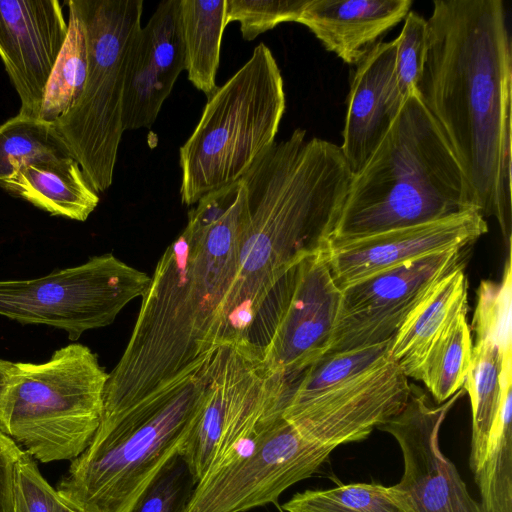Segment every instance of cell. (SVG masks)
<instances>
[{"label": "cell", "mask_w": 512, "mask_h": 512, "mask_svg": "<svg viewBox=\"0 0 512 512\" xmlns=\"http://www.w3.org/2000/svg\"><path fill=\"white\" fill-rule=\"evenodd\" d=\"M249 221L242 183L201 198L164 251L129 342L109 373L101 420L203 364L222 344L224 309Z\"/></svg>", "instance_id": "cell-1"}, {"label": "cell", "mask_w": 512, "mask_h": 512, "mask_svg": "<svg viewBox=\"0 0 512 512\" xmlns=\"http://www.w3.org/2000/svg\"><path fill=\"white\" fill-rule=\"evenodd\" d=\"M227 0H180L185 71L192 85L208 98L217 89Z\"/></svg>", "instance_id": "cell-23"}, {"label": "cell", "mask_w": 512, "mask_h": 512, "mask_svg": "<svg viewBox=\"0 0 512 512\" xmlns=\"http://www.w3.org/2000/svg\"><path fill=\"white\" fill-rule=\"evenodd\" d=\"M197 481L176 454L159 471L128 512H182Z\"/></svg>", "instance_id": "cell-30"}, {"label": "cell", "mask_w": 512, "mask_h": 512, "mask_svg": "<svg viewBox=\"0 0 512 512\" xmlns=\"http://www.w3.org/2000/svg\"><path fill=\"white\" fill-rule=\"evenodd\" d=\"M465 311L467 278L460 265L429 289L392 338L390 355L407 377L417 380L434 342Z\"/></svg>", "instance_id": "cell-20"}, {"label": "cell", "mask_w": 512, "mask_h": 512, "mask_svg": "<svg viewBox=\"0 0 512 512\" xmlns=\"http://www.w3.org/2000/svg\"><path fill=\"white\" fill-rule=\"evenodd\" d=\"M466 313L461 312L428 351L418 372L437 404L456 394L466 380L472 355V335Z\"/></svg>", "instance_id": "cell-26"}, {"label": "cell", "mask_w": 512, "mask_h": 512, "mask_svg": "<svg viewBox=\"0 0 512 512\" xmlns=\"http://www.w3.org/2000/svg\"><path fill=\"white\" fill-rule=\"evenodd\" d=\"M352 171L340 146L297 128L239 180L249 221L224 309L223 343L248 339L262 304L307 256L325 248Z\"/></svg>", "instance_id": "cell-3"}, {"label": "cell", "mask_w": 512, "mask_h": 512, "mask_svg": "<svg viewBox=\"0 0 512 512\" xmlns=\"http://www.w3.org/2000/svg\"><path fill=\"white\" fill-rule=\"evenodd\" d=\"M12 362L0 359V399L5 390Z\"/></svg>", "instance_id": "cell-35"}, {"label": "cell", "mask_w": 512, "mask_h": 512, "mask_svg": "<svg viewBox=\"0 0 512 512\" xmlns=\"http://www.w3.org/2000/svg\"><path fill=\"white\" fill-rule=\"evenodd\" d=\"M82 19L88 67L83 91L53 125L97 193L113 183L121 138L130 47L141 29L143 0H74Z\"/></svg>", "instance_id": "cell-8"}, {"label": "cell", "mask_w": 512, "mask_h": 512, "mask_svg": "<svg viewBox=\"0 0 512 512\" xmlns=\"http://www.w3.org/2000/svg\"><path fill=\"white\" fill-rule=\"evenodd\" d=\"M512 275L511 248L499 282L483 280L477 292V304L471 328L475 340L488 339L503 349H512Z\"/></svg>", "instance_id": "cell-29"}, {"label": "cell", "mask_w": 512, "mask_h": 512, "mask_svg": "<svg viewBox=\"0 0 512 512\" xmlns=\"http://www.w3.org/2000/svg\"><path fill=\"white\" fill-rule=\"evenodd\" d=\"M410 0H310L298 23L347 64L357 63L376 40L410 12Z\"/></svg>", "instance_id": "cell-19"}, {"label": "cell", "mask_w": 512, "mask_h": 512, "mask_svg": "<svg viewBox=\"0 0 512 512\" xmlns=\"http://www.w3.org/2000/svg\"><path fill=\"white\" fill-rule=\"evenodd\" d=\"M151 276L111 253L29 280H0V315L21 324L64 330L76 341L106 327L131 301L142 297Z\"/></svg>", "instance_id": "cell-10"}, {"label": "cell", "mask_w": 512, "mask_h": 512, "mask_svg": "<svg viewBox=\"0 0 512 512\" xmlns=\"http://www.w3.org/2000/svg\"><path fill=\"white\" fill-rule=\"evenodd\" d=\"M210 357L101 421L59 481L60 497L83 512H128L195 427L205 402Z\"/></svg>", "instance_id": "cell-5"}, {"label": "cell", "mask_w": 512, "mask_h": 512, "mask_svg": "<svg viewBox=\"0 0 512 512\" xmlns=\"http://www.w3.org/2000/svg\"><path fill=\"white\" fill-rule=\"evenodd\" d=\"M416 93L450 144L481 215L511 198L512 44L501 0H436Z\"/></svg>", "instance_id": "cell-2"}, {"label": "cell", "mask_w": 512, "mask_h": 512, "mask_svg": "<svg viewBox=\"0 0 512 512\" xmlns=\"http://www.w3.org/2000/svg\"><path fill=\"white\" fill-rule=\"evenodd\" d=\"M286 108L284 81L264 43L215 92L179 149L181 201L187 206L237 183L274 142Z\"/></svg>", "instance_id": "cell-6"}, {"label": "cell", "mask_w": 512, "mask_h": 512, "mask_svg": "<svg viewBox=\"0 0 512 512\" xmlns=\"http://www.w3.org/2000/svg\"><path fill=\"white\" fill-rule=\"evenodd\" d=\"M395 53V39L378 42L357 63L340 146L352 173L373 154L405 101L396 82Z\"/></svg>", "instance_id": "cell-18"}, {"label": "cell", "mask_w": 512, "mask_h": 512, "mask_svg": "<svg viewBox=\"0 0 512 512\" xmlns=\"http://www.w3.org/2000/svg\"><path fill=\"white\" fill-rule=\"evenodd\" d=\"M62 498L40 473L26 451L19 459L14 478L13 512H61Z\"/></svg>", "instance_id": "cell-33"}, {"label": "cell", "mask_w": 512, "mask_h": 512, "mask_svg": "<svg viewBox=\"0 0 512 512\" xmlns=\"http://www.w3.org/2000/svg\"><path fill=\"white\" fill-rule=\"evenodd\" d=\"M461 250L429 254L340 289L327 353L367 347L392 339L429 289L461 265Z\"/></svg>", "instance_id": "cell-13"}, {"label": "cell", "mask_w": 512, "mask_h": 512, "mask_svg": "<svg viewBox=\"0 0 512 512\" xmlns=\"http://www.w3.org/2000/svg\"><path fill=\"white\" fill-rule=\"evenodd\" d=\"M510 378L512 349H503L488 339L475 340L463 385L469 394L472 412L469 464L473 473L483 461L502 389Z\"/></svg>", "instance_id": "cell-22"}, {"label": "cell", "mask_w": 512, "mask_h": 512, "mask_svg": "<svg viewBox=\"0 0 512 512\" xmlns=\"http://www.w3.org/2000/svg\"><path fill=\"white\" fill-rule=\"evenodd\" d=\"M286 512H411L395 485L351 483L296 493L282 506Z\"/></svg>", "instance_id": "cell-27"}, {"label": "cell", "mask_w": 512, "mask_h": 512, "mask_svg": "<svg viewBox=\"0 0 512 512\" xmlns=\"http://www.w3.org/2000/svg\"><path fill=\"white\" fill-rule=\"evenodd\" d=\"M108 378L97 355L79 343L42 363L12 362L0 399V431L42 463L72 461L99 427Z\"/></svg>", "instance_id": "cell-7"}, {"label": "cell", "mask_w": 512, "mask_h": 512, "mask_svg": "<svg viewBox=\"0 0 512 512\" xmlns=\"http://www.w3.org/2000/svg\"><path fill=\"white\" fill-rule=\"evenodd\" d=\"M309 1L227 0V24L238 21L242 38L251 41L283 22H297Z\"/></svg>", "instance_id": "cell-31"}, {"label": "cell", "mask_w": 512, "mask_h": 512, "mask_svg": "<svg viewBox=\"0 0 512 512\" xmlns=\"http://www.w3.org/2000/svg\"><path fill=\"white\" fill-rule=\"evenodd\" d=\"M331 449L283 417L232 459L199 480L182 512H245L277 503L311 477Z\"/></svg>", "instance_id": "cell-12"}, {"label": "cell", "mask_w": 512, "mask_h": 512, "mask_svg": "<svg viewBox=\"0 0 512 512\" xmlns=\"http://www.w3.org/2000/svg\"><path fill=\"white\" fill-rule=\"evenodd\" d=\"M341 290L321 249L292 268L258 311L249 340L267 365L293 383L330 347ZM252 324V325H253ZM249 332V333H250Z\"/></svg>", "instance_id": "cell-11"}, {"label": "cell", "mask_w": 512, "mask_h": 512, "mask_svg": "<svg viewBox=\"0 0 512 512\" xmlns=\"http://www.w3.org/2000/svg\"><path fill=\"white\" fill-rule=\"evenodd\" d=\"M427 21L416 12H409L395 39V76L400 94L406 98L413 92L422 74L426 54Z\"/></svg>", "instance_id": "cell-32"}, {"label": "cell", "mask_w": 512, "mask_h": 512, "mask_svg": "<svg viewBox=\"0 0 512 512\" xmlns=\"http://www.w3.org/2000/svg\"><path fill=\"white\" fill-rule=\"evenodd\" d=\"M68 5V34L48 78L38 119L54 124L74 106L86 80L88 58L85 29L74 3Z\"/></svg>", "instance_id": "cell-25"}, {"label": "cell", "mask_w": 512, "mask_h": 512, "mask_svg": "<svg viewBox=\"0 0 512 512\" xmlns=\"http://www.w3.org/2000/svg\"><path fill=\"white\" fill-rule=\"evenodd\" d=\"M512 378L503 386L485 455L474 472L485 512H512Z\"/></svg>", "instance_id": "cell-24"}, {"label": "cell", "mask_w": 512, "mask_h": 512, "mask_svg": "<svg viewBox=\"0 0 512 512\" xmlns=\"http://www.w3.org/2000/svg\"><path fill=\"white\" fill-rule=\"evenodd\" d=\"M488 231L485 218L469 210L398 228L324 249L337 287L406 262L451 249H463Z\"/></svg>", "instance_id": "cell-15"}, {"label": "cell", "mask_w": 512, "mask_h": 512, "mask_svg": "<svg viewBox=\"0 0 512 512\" xmlns=\"http://www.w3.org/2000/svg\"><path fill=\"white\" fill-rule=\"evenodd\" d=\"M469 210L479 211L475 192L413 92L373 154L353 173L324 249Z\"/></svg>", "instance_id": "cell-4"}, {"label": "cell", "mask_w": 512, "mask_h": 512, "mask_svg": "<svg viewBox=\"0 0 512 512\" xmlns=\"http://www.w3.org/2000/svg\"><path fill=\"white\" fill-rule=\"evenodd\" d=\"M61 512H83L62 499Z\"/></svg>", "instance_id": "cell-36"}, {"label": "cell", "mask_w": 512, "mask_h": 512, "mask_svg": "<svg viewBox=\"0 0 512 512\" xmlns=\"http://www.w3.org/2000/svg\"><path fill=\"white\" fill-rule=\"evenodd\" d=\"M0 187L53 216L85 221L100 198L74 157L28 164Z\"/></svg>", "instance_id": "cell-21"}, {"label": "cell", "mask_w": 512, "mask_h": 512, "mask_svg": "<svg viewBox=\"0 0 512 512\" xmlns=\"http://www.w3.org/2000/svg\"><path fill=\"white\" fill-rule=\"evenodd\" d=\"M73 157L55 127L18 113L0 125V181L28 164Z\"/></svg>", "instance_id": "cell-28"}, {"label": "cell", "mask_w": 512, "mask_h": 512, "mask_svg": "<svg viewBox=\"0 0 512 512\" xmlns=\"http://www.w3.org/2000/svg\"><path fill=\"white\" fill-rule=\"evenodd\" d=\"M392 339L326 353L294 385L282 417L328 423L368 437L406 406L411 383L390 355Z\"/></svg>", "instance_id": "cell-9"}, {"label": "cell", "mask_w": 512, "mask_h": 512, "mask_svg": "<svg viewBox=\"0 0 512 512\" xmlns=\"http://www.w3.org/2000/svg\"><path fill=\"white\" fill-rule=\"evenodd\" d=\"M67 34L58 0H0V58L20 98L19 113L38 118Z\"/></svg>", "instance_id": "cell-16"}, {"label": "cell", "mask_w": 512, "mask_h": 512, "mask_svg": "<svg viewBox=\"0 0 512 512\" xmlns=\"http://www.w3.org/2000/svg\"><path fill=\"white\" fill-rule=\"evenodd\" d=\"M24 454L13 439L0 431V512H13L15 470Z\"/></svg>", "instance_id": "cell-34"}, {"label": "cell", "mask_w": 512, "mask_h": 512, "mask_svg": "<svg viewBox=\"0 0 512 512\" xmlns=\"http://www.w3.org/2000/svg\"><path fill=\"white\" fill-rule=\"evenodd\" d=\"M410 386L404 409L379 427L394 437L402 453L403 474L395 487L411 512H485L439 443L442 423L463 388L434 405L418 386Z\"/></svg>", "instance_id": "cell-14"}, {"label": "cell", "mask_w": 512, "mask_h": 512, "mask_svg": "<svg viewBox=\"0 0 512 512\" xmlns=\"http://www.w3.org/2000/svg\"><path fill=\"white\" fill-rule=\"evenodd\" d=\"M185 70L180 0L161 1L130 47L123 93V129L150 128Z\"/></svg>", "instance_id": "cell-17"}]
</instances>
